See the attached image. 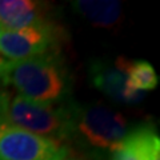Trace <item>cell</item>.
Here are the masks:
<instances>
[{"label":"cell","mask_w":160,"mask_h":160,"mask_svg":"<svg viewBox=\"0 0 160 160\" xmlns=\"http://www.w3.org/2000/svg\"><path fill=\"white\" fill-rule=\"evenodd\" d=\"M2 86H12L18 95L42 106L68 102L71 79L59 52L8 62Z\"/></svg>","instance_id":"1"},{"label":"cell","mask_w":160,"mask_h":160,"mask_svg":"<svg viewBox=\"0 0 160 160\" xmlns=\"http://www.w3.org/2000/svg\"><path fill=\"white\" fill-rule=\"evenodd\" d=\"M76 109V104L69 102L56 106H42L13 93L0 84V126L8 124L64 142L75 136Z\"/></svg>","instance_id":"2"},{"label":"cell","mask_w":160,"mask_h":160,"mask_svg":"<svg viewBox=\"0 0 160 160\" xmlns=\"http://www.w3.org/2000/svg\"><path fill=\"white\" fill-rule=\"evenodd\" d=\"M128 132L126 116L103 104H88L76 109L75 135L88 146L111 149Z\"/></svg>","instance_id":"3"},{"label":"cell","mask_w":160,"mask_h":160,"mask_svg":"<svg viewBox=\"0 0 160 160\" xmlns=\"http://www.w3.org/2000/svg\"><path fill=\"white\" fill-rule=\"evenodd\" d=\"M69 148L63 142L26 131L0 126V160H64Z\"/></svg>","instance_id":"4"},{"label":"cell","mask_w":160,"mask_h":160,"mask_svg":"<svg viewBox=\"0 0 160 160\" xmlns=\"http://www.w3.org/2000/svg\"><path fill=\"white\" fill-rule=\"evenodd\" d=\"M59 27L46 23L38 27L0 31V55L8 62H20L58 52Z\"/></svg>","instance_id":"5"},{"label":"cell","mask_w":160,"mask_h":160,"mask_svg":"<svg viewBox=\"0 0 160 160\" xmlns=\"http://www.w3.org/2000/svg\"><path fill=\"white\" fill-rule=\"evenodd\" d=\"M88 73L92 86L111 100L124 104H136L144 98L143 92H136L128 87L126 72L115 62L93 59L89 62Z\"/></svg>","instance_id":"6"},{"label":"cell","mask_w":160,"mask_h":160,"mask_svg":"<svg viewBox=\"0 0 160 160\" xmlns=\"http://www.w3.org/2000/svg\"><path fill=\"white\" fill-rule=\"evenodd\" d=\"M109 160H160V138L152 123H142L128 129L109 149Z\"/></svg>","instance_id":"7"},{"label":"cell","mask_w":160,"mask_h":160,"mask_svg":"<svg viewBox=\"0 0 160 160\" xmlns=\"http://www.w3.org/2000/svg\"><path fill=\"white\" fill-rule=\"evenodd\" d=\"M49 23L44 6L32 0H0V27L22 29Z\"/></svg>","instance_id":"8"},{"label":"cell","mask_w":160,"mask_h":160,"mask_svg":"<svg viewBox=\"0 0 160 160\" xmlns=\"http://www.w3.org/2000/svg\"><path fill=\"white\" fill-rule=\"evenodd\" d=\"M72 8L93 27L112 28L122 22L123 6L113 0H76Z\"/></svg>","instance_id":"9"},{"label":"cell","mask_w":160,"mask_h":160,"mask_svg":"<svg viewBox=\"0 0 160 160\" xmlns=\"http://www.w3.org/2000/svg\"><path fill=\"white\" fill-rule=\"evenodd\" d=\"M115 63L124 69L127 75L128 87L136 92L153 91L159 84V76L151 63L146 60H131L119 56Z\"/></svg>","instance_id":"10"},{"label":"cell","mask_w":160,"mask_h":160,"mask_svg":"<svg viewBox=\"0 0 160 160\" xmlns=\"http://www.w3.org/2000/svg\"><path fill=\"white\" fill-rule=\"evenodd\" d=\"M7 63L8 60L4 59L2 55H0V84L3 82V78H4V71H6V67H7Z\"/></svg>","instance_id":"11"},{"label":"cell","mask_w":160,"mask_h":160,"mask_svg":"<svg viewBox=\"0 0 160 160\" xmlns=\"http://www.w3.org/2000/svg\"><path fill=\"white\" fill-rule=\"evenodd\" d=\"M64 160H82V159H73V158H67V159H64Z\"/></svg>","instance_id":"12"},{"label":"cell","mask_w":160,"mask_h":160,"mask_svg":"<svg viewBox=\"0 0 160 160\" xmlns=\"http://www.w3.org/2000/svg\"><path fill=\"white\" fill-rule=\"evenodd\" d=\"M0 31H2V27H0Z\"/></svg>","instance_id":"13"}]
</instances>
